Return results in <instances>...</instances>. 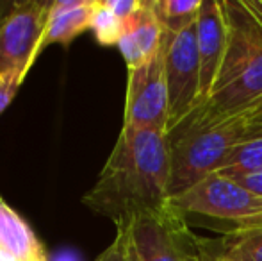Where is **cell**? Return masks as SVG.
Masks as SVG:
<instances>
[{
    "label": "cell",
    "instance_id": "6da1fadb",
    "mask_svg": "<svg viewBox=\"0 0 262 261\" xmlns=\"http://www.w3.org/2000/svg\"><path fill=\"white\" fill-rule=\"evenodd\" d=\"M169 175L166 132L121 127L97 183L82 197V204L113 220L116 227H127L138 216L157 211L171 200Z\"/></svg>",
    "mask_w": 262,
    "mask_h": 261
},
{
    "label": "cell",
    "instance_id": "7a4b0ae2",
    "mask_svg": "<svg viewBox=\"0 0 262 261\" xmlns=\"http://www.w3.org/2000/svg\"><path fill=\"white\" fill-rule=\"evenodd\" d=\"M227 47L205 111L217 118L245 113L262 97V0H220Z\"/></svg>",
    "mask_w": 262,
    "mask_h": 261
},
{
    "label": "cell",
    "instance_id": "3957f363",
    "mask_svg": "<svg viewBox=\"0 0 262 261\" xmlns=\"http://www.w3.org/2000/svg\"><path fill=\"white\" fill-rule=\"evenodd\" d=\"M248 136L245 115L217 118L198 104L186 118L166 132L169 152V197L182 195L216 174L232 149Z\"/></svg>",
    "mask_w": 262,
    "mask_h": 261
},
{
    "label": "cell",
    "instance_id": "277c9868",
    "mask_svg": "<svg viewBox=\"0 0 262 261\" xmlns=\"http://www.w3.org/2000/svg\"><path fill=\"white\" fill-rule=\"evenodd\" d=\"M132 261H207L205 245L187 226L186 215L169 200L138 216L127 227Z\"/></svg>",
    "mask_w": 262,
    "mask_h": 261
},
{
    "label": "cell",
    "instance_id": "5b68a950",
    "mask_svg": "<svg viewBox=\"0 0 262 261\" xmlns=\"http://www.w3.org/2000/svg\"><path fill=\"white\" fill-rule=\"evenodd\" d=\"M171 202L184 215H198L230 224V231L262 227V197L220 174H210L182 195L173 197Z\"/></svg>",
    "mask_w": 262,
    "mask_h": 261
},
{
    "label": "cell",
    "instance_id": "8992f818",
    "mask_svg": "<svg viewBox=\"0 0 262 261\" xmlns=\"http://www.w3.org/2000/svg\"><path fill=\"white\" fill-rule=\"evenodd\" d=\"M162 49H164V72L169 97V131L200 104L196 20L175 31L164 29Z\"/></svg>",
    "mask_w": 262,
    "mask_h": 261
},
{
    "label": "cell",
    "instance_id": "52a82bcc",
    "mask_svg": "<svg viewBox=\"0 0 262 261\" xmlns=\"http://www.w3.org/2000/svg\"><path fill=\"white\" fill-rule=\"evenodd\" d=\"M169 124V97L164 72V49L148 63L128 68L123 127L166 132Z\"/></svg>",
    "mask_w": 262,
    "mask_h": 261
},
{
    "label": "cell",
    "instance_id": "ba28073f",
    "mask_svg": "<svg viewBox=\"0 0 262 261\" xmlns=\"http://www.w3.org/2000/svg\"><path fill=\"white\" fill-rule=\"evenodd\" d=\"M52 2H11L0 20V73L31 68L41 54Z\"/></svg>",
    "mask_w": 262,
    "mask_h": 261
},
{
    "label": "cell",
    "instance_id": "9c48e42d",
    "mask_svg": "<svg viewBox=\"0 0 262 261\" xmlns=\"http://www.w3.org/2000/svg\"><path fill=\"white\" fill-rule=\"evenodd\" d=\"M196 45L200 59V104L207 102L227 47V25L220 0H202L196 14Z\"/></svg>",
    "mask_w": 262,
    "mask_h": 261
},
{
    "label": "cell",
    "instance_id": "30bf717a",
    "mask_svg": "<svg viewBox=\"0 0 262 261\" xmlns=\"http://www.w3.org/2000/svg\"><path fill=\"white\" fill-rule=\"evenodd\" d=\"M164 27L154 9V0H145L143 7L125 22V31L118 49L128 68L141 66L161 52Z\"/></svg>",
    "mask_w": 262,
    "mask_h": 261
},
{
    "label": "cell",
    "instance_id": "8fae6325",
    "mask_svg": "<svg viewBox=\"0 0 262 261\" xmlns=\"http://www.w3.org/2000/svg\"><path fill=\"white\" fill-rule=\"evenodd\" d=\"M97 0H54L41 42V52L52 43L68 47L77 36L91 29Z\"/></svg>",
    "mask_w": 262,
    "mask_h": 261
},
{
    "label": "cell",
    "instance_id": "7c38bea8",
    "mask_svg": "<svg viewBox=\"0 0 262 261\" xmlns=\"http://www.w3.org/2000/svg\"><path fill=\"white\" fill-rule=\"evenodd\" d=\"M0 251L13 261H47L45 249L27 222L0 197Z\"/></svg>",
    "mask_w": 262,
    "mask_h": 261
},
{
    "label": "cell",
    "instance_id": "4fadbf2b",
    "mask_svg": "<svg viewBox=\"0 0 262 261\" xmlns=\"http://www.w3.org/2000/svg\"><path fill=\"white\" fill-rule=\"evenodd\" d=\"M262 170V134L246 138L225 157L216 174L228 179H241Z\"/></svg>",
    "mask_w": 262,
    "mask_h": 261
},
{
    "label": "cell",
    "instance_id": "5bb4252c",
    "mask_svg": "<svg viewBox=\"0 0 262 261\" xmlns=\"http://www.w3.org/2000/svg\"><path fill=\"white\" fill-rule=\"evenodd\" d=\"M220 244L217 254L232 261H262V227L230 231Z\"/></svg>",
    "mask_w": 262,
    "mask_h": 261
},
{
    "label": "cell",
    "instance_id": "9a60e30c",
    "mask_svg": "<svg viewBox=\"0 0 262 261\" xmlns=\"http://www.w3.org/2000/svg\"><path fill=\"white\" fill-rule=\"evenodd\" d=\"M202 0H154V9L162 27L175 31L196 20Z\"/></svg>",
    "mask_w": 262,
    "mask_h": 261
},
{
    "label": "cell",
    "instance_id": "2e32d148",
    "mask_svg": "<svg viewBox=\"0 0 262 261\" xmlns=\"http://www.w3.org/2000/svg\"><path fill=\"white\" fill-rule=\"evenodd\" d=\"M91 31H93L95 38H97V42L100 45L118 47L125 31V22L121 18H118L107 7L105 0H97L95 2L93 20H91Z\"/></svg>",
    "mask_w": 262,
    "mask_h": 261
},
{
    "label": "cell",
    "instance_id": "e0dca14e",
    "mask_svg": "<svg viewBox=\"0 0 262 261\" xmlns=\"http://www.w3.org/2000/svg\"><path fill=\"white\" fill-rule=\"evenodd\" d=\"M31 68H14L9 72L0 73V115L6 111L14 101L18 90H20L21 83L27 77Z\"/></svg>",
    "mask_w": 262,
    "mask_h": 261
},
{
    "label": "cell",
    "instance_id": "ac0fdd59",
    "mask_svg": "<svg viewBox=\"0 0 262 261\" xmlns=\"http://www.w3.org/2000/svg\"><path fill=\"white\" fill-rule=\"evenodd\" d=\"M97 261H132L130 247H128V236L125 227H116V236L113 244L102 252Z\"/></svg>",
    "mask_w": 262,
    "mask_h": 261
},
{
    "label": "cell",
    "instance_id": "d6986e66",
    "mask_svg": "<svg viewBox=\"0 0 262 261\" xmlns=\"http://www.w3.org/2000/svg\"><path fill=\"white\" fill-rule=\"evenodd\" d=\"M143 2L145 0H105L107 7L123 22L130 20L143 7Z\"/></svg>",
    "mask_w": 262,
    "mask_h": 261
},
{
    "label": "cell",
    "instance_id": "ffe728a7",
    "mask_svg": "<svg viewBox=\"0 0 262 261\" xmlns=\"http://www.w3.org/2000/svg\"><path fill=\"white\" fill-rule=\"evenodd\" d=\"M246 124H248V136L246 138H253V136L262 134V97L259 101H255L245 113Z\"/></svg>",
    "mask_w": 262,
    "mask_h": 261
},
{
    "label": "cell",
    "instance_id": "44dd1931",
    "mask_svg": "<svg viewBox=\"0 0 262 261\" xmlns=\"http://www.w3.org/2000/svg\"><path fill=\"white\" fill-rule=\"evenodd\" d=\"M234 181L241 183L245 188H248L250 192L257 193V195L262 197V170L257 172V174H252V175H246V177H241V179H234Z\"/></svg>",
    "mask_w": 262,
    "mask_h": 261
},
{
    "label": "cell",
    "instance_id": "7402d4cb",
    "mask_svg": "<svg viewBox=\"0 0 262 261\" xmlns=\"http://www.w3.org/2000/svg\"><path fill=\"white\" fill-rule=\"evenodd\" d=\"M207 261H232V259L225 258V256H221V254H214V256H209Z\"/></svg>",
    "mask_w": 262,
    "mask_h": 261
},
{
    "label": "cell",
    "instance_id": "603a6c76",
    "mask_svg": "<svg viewBox=\"0 0 262 261\" xmlns=\"http://www.w3.org/2000/svg\"><path fill=\"white\" fill-rule=\"evenodd\" d=\"M11 4H6V2H0V20H2V16L6 14V11L9 9Z\"/></svg>",
    "mask_w": 262,
    "mask_h": 261
}]
</instances>
